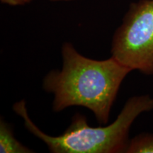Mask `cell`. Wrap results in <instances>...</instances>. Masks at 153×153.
<instances>
[{"label": "cell", "mask_w": 153, "mask_h": 153, "mask_svg": "<svg viewBox=\"0 0 153 153\" xmlns=\"http://www.w3.org/2000/svg\"><path fill=\"white\" fill-rule=\"evenodd\" d=\"M0 1L4 4L16 7V6H23L31 2L32 0H0Z\"/></svg>", "instance_id": "cell-6"}, {"label": "cell", "mask_w": 153, "mask_h": 153, "mask_svg": "<svg viewBox=\"0 0 153 153\" xmlns=\"http://www.w3.org/2000/svg\"><path fill=\"white\" fill-rule=\"evenodd\" d=\"M153 109V98L140 95L128 99L110 125L91 127L85 116L76 113L71 123L58 136L41 131L28 115L24 99L15 103L13 110L22 118L24 126L32 135L45 143L52 153H123L128 146L132 124L141 114Z\"/></svg>", "instance_id": "cell-2"}, {"label": "cell", "mask_w": 153, "mask_h": 153, "mask_svg": "<svg viewBox=\"0 0 153 153\" xmlns=\"http://www.w3.org/2000/svg\"><path fill=\"white\" fill-rule=\"evenodd\" d=\"M126 153H153V133H140L130 140Z\"/></svg>", "instance_id": "cell-5"}, {"label": "cell", "mask_w": 153, "mask_h": 153, "mask_svg": "<svg viewBox=\"0 0 153 153\" xmlns=\"http://www.w3.org/2000/svg\"><path fill=\"white\" fill-rule=\"evenodd\" d=\"M49 1L57 2V1H72V0H49Z\"/></svg>", "instance_id": "cell-7"}, {"label": "cell", "mask_w": 153, "mask_h": 153, "mask_svg": "<svg viewBox=\"0 0 153 153\" xmlns=\"http://www.w3.org/2000/svg\"><path fill=\"white\" fill-rule=\"evenodd\" d=\"M61 54L62 69L48 72L42 84L53 95V111L85 107L99 123H108L120 85L132 70L113 57L98 60L84 56L69 42L62 44Z\"/></svg>", "instance_id": "cell-1"}, {"label": "cell", "mask_w": 153, "mask_h": 153, "mask_svg": "<svg viewBox=\"0 0 153 153\" xmlns=\"http://www.w3.org/2000/svg\"><path fill=\"white\" fill-rule=\"evenodd\" d=\"M111 57L132 71L153 74V0L131 3L113 36Z\"/></svg>", "instance_id": "cell-3"}, {"label": "cell", "mask_w": 153, "mask_h": 153, "mask_svg": "<svg viewBox=\"0 0 153 153\" xmlns=\"http://www.w3.org/2000/svg\"><path fill=\"white\" fill-rule=\"evenodd\" d=\"M0 152H34V151L25 146L15 137L12 126L10 123H7L3 118H1L0 119Z\"/></svg>", "instance_id": "cell-4"}]
</instances>
